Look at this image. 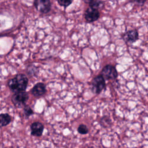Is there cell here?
Returning <instances> with one entry per match:
<instances>
[{
	"label": "cell",
	"mask_w": 148,
	"mask_h": 148,
	"mask_svg": "<svg viewBox=\"0 0 148 148\" xmlns=\"http://www.w3.org/2000/svg\"><path fill=\"white\" fill-rule=\"evenodd\" d=\"M94 0H83V1L86 3H90L91 2H92Z\"/></svg>",
	"instance_id": "cell-16"
},
{
	"label": "cell",
	"mask_w": 148,
	"mask_h": 148,
	"mask_svg": "<svg viewBox=\"0 0 148 148\" xmlns=\"http://www.w3.org/2000/svg\"><path fill=\"white\" fill-rule=\"evenodd\" d=\"M23 112H24V114L25 116L27 118L29 117L30 116H31L34 114V112H33L32 109L31 108V107L29 105H25L23 107Z\"/></svg>",
	"instance_id": "cell-12"
},
{
	"label": "cell",
	"mask_w": 148,
	"mask_h": 148,
	"mask_svg": "<svg viewBox=\"0 0 148 148\" xmlns=\"http://www.w3.org/2000/svg\"><path fill=\"white\" fill-rule=\"evenodd\" d=\"M46 85L41 82L36 83L31 89V94L36 97L43 96L46 94Z\"/></svg>",
	"instance_id": "cell-7"
},
{
	"label": "cell",
	"mask_w": 148,
	"mask_h": 148,
	"mask_svg": "<svg viewBox=\"0 0 148 148\" xmlns=\"http://www.w3.org/2000/svg\"><path fill=\"white\" fill-rule=\"evenodd\" d=\"M30 129L31 135L34 136H40L43 134L44 126L41 123L36 121L31 124Z\"/></svg>",
	"instance_id": "cell-8"
},
{
	"label": "cell",
	"mask_w": 148,
	"mask_h": 148,
	"mask_svg": "<svg viewBox=\"0 0 148 148\" xmlns=\"http://www.w3.org/2000/svg\"><path fill=\"white\" fill-rule=\"evenodd\" d=\"M77 131L79 134L84 135L88 132V129L87 127L84 124H80L77 127Z\"/></svg>",
	"instance_id": "cell-13"
},
{
	"label": "cell",
	"mask_w": 148,
	"mask_h": 148,
	"mask_svg": "<svg viewBox=\"0 0 148 148\" xmlns=\"http://www.w3.org/2000/svg\"><path fill=\"white\" fill-rule=\"evenodd\" d=\"M100 16L99 10L91 7H88L84 13V18L88 23L94 22L97 20Z\"/></svg>",
	"instance_id": "cell-6"
},
{
	"label": "cell",
	"mask_w": 148,
	"mask_h": 148,
	"mask_svg": "<svg viewBox=\"0 0 148 148\" xmlns=\"http://www.w3.org/2000/svg\"><path fill=\"white\" fill-rule=\"evenodd\" d=\"M28 98V94L25 91H24L14 92L12 96L11 100L16 107L21 108L26 105Z\"/></svg>",
	"instance_id": "cell-2"
},
{
	"label": "cell",
	"mask_w": 148,
	"mask_h": 148,
	"mask_svg": "<svg viewBox=\"0 0 148 148\" xmlns=\"http://www.w3.org/2000/svg\"><path fill=\"white\" fill-rule=\"evenodd\" d=\"M11 120L12 117L8 113L0 114V128L9 124Z\"/></svg>",
	"instance_id": "cell-10"
},
{
	"label": "cell",
	"mask_w": 148,
	"mask_h": 148,
	"mask_svg": "<svg viewBox=\"0 0 148 148\" xmlns=\"http://www.w3.org/2000/svg\"><path fill=\"white\" fill-rule=\"evenodd\" d=\"M139 38L138 32L135 29H132L125 32L123 35V39L126 42L133 43Z\"/></svg>",
	"instance_id": "cell-9"
},
{
	"label": "cell",
	"mask_w": 148,
	"mask_h": 148,
	"mask_svg": "<svg viewBox=\"0 0 148 148\" xmlns=\"http://www.w3.org/2000/svg\"><path fill=\"white\" fill-rule=\"evenodd\" d=\"M130 1L131 2L135 3L136 5H140V6H142L146 2V0H130Z\"/></svg>",
	"instance_id": "cell-15"
},
{
	"label": "cell",
	"mask_w": 148,
	"mask_h": 148,
	"mask_svg": "<svg viewBox=\"0 0 148 148\" xmlns=\"http://www.w3.org/2000/svg\"><path fill=\"white\" fill-rule=\"evenodd\" d=\"M28 83V79L23 73L17 74L14 77L10 79L8 85L10 90L14 92L19 91H24L26 90Z\"/></svg>",
	"instance_id": "cell-1"
},
{
	"label": "cell",
	"mask_w": 148,
	"mask_h": 148,
	"mask_svg": "<svg viewBox=\"0 0 148 148\" xmlns=\"http://www.w3.org/2000/svg\"><path fill=\"white\" fill-rule=\"evenodd\" d=\"M101 75L106 80L116 79L118 76L116 68L110 64L105 65L102 69Z\"/></svg>",
	"instance_id": "cell-4"
},
{
	"label": "cell",
	"mask_w": 148,
	"mask_h": 148,
	"mask_svg": "<svg viewBox=\"0 0 148 148\" xmlns=\"http://www.w3.org/2000/svg\"><path fill=\"white\" fill-rule=\"evenodd\" d=\"M89 6L95 9H101L104 6V3L103 2L99 0H94L90 3H89Z\"/></svg>",
	"instance_id": "cell-11"
},
{
	"label": "cell",
	"mask_w": 148,
	"mask_h": 148,
	"mask_svg": "<svg viewBox=\"0 0 148 148\" xmlns=\"http://www.w3.org/2000/svg\"><path fill=\"white\" fill-rule=\"evenodd\" d=\"M34 4L35 8L42 13H48L51 8L50 0H34Z\"/></svg>",
	"instance_id": "cell-5"
},
{
	"label": "cell",
	"mask_w": 148,
	"mask_h": 148,
	"mask_svg": "<svg viewBox=\"0 0 148 148\" xmlns=\"http://www.w3.org/2000/svg\"><path fill=\"white\" fill-rule=\"evenodd\" d=\"M57 1L59 5L64 7H67L69 6L73 1V0H57Z\"/></svg>",
	"instance_id": "cell-14"
},
{
	"label": "cell",
	"mask_w": 148,
	"mask_h": 148,
	"mask_svg": "<svg viewBox=\"0 0 148 148\" xmlns=\"http://www.w3.org/2000/svg\"><path fill=\"white\" fill-rule=\"evenodd\" d=\"M105 79L100 74L95 76L91 82V90L95 94H99L105 87Z\"/></svg>",
	"instance_id": "cell-3"
}]
</instances>
